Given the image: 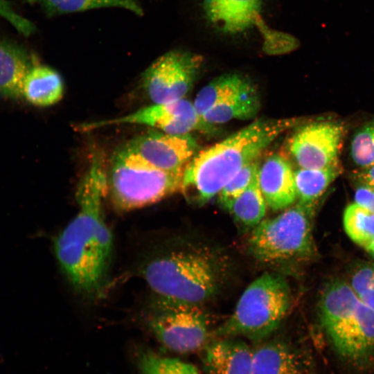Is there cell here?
Masks as SVG:
<instances>
[{
  "label": "cell",
  "mask_w": 374,
  "mask_h": 374,
  "mask_svg": "<svg viewBox=\"0 0 374 374\" xmlns=\"http://www.w3.org/2000/svg\"><path fill=\"white\" fill-rule=\"evenodd\" d=\"M107 192L105 156L95 148L76 188L78 211L53 241L55 256L70 285L91 301L105 294L112 258L113 237L103 212Z\"/></svg>",
  "instance_id": "obj_1"
},
{
  "label": "cell",
  "mask_w": 374,
  "mask_h": 374,
  "mask_svg": "<svg viewBox=\"0 0 374 374\" xmlns=\"http://www.w3.org/2000/svg\"><path fill=\"white\" fill-rule=\"evenodd\" d=\"M229 271L223 254L190 242L155 249L144 258L139 269L152 294L198 306L218 295Z\"/></svg>",
  "instance_id": "obj_2"
},
{
  "label": "cell",
  "mask_w": 374,
  "mask_h": 374,
  "mask_svg": "<svg viewBox=\"0 0 374 374\" xmlns=\"http://www.w3.org/2000/svg\"><path fill=\"white\" fill-rule=\"evenodd\" d=\"M299 123L297 118L257 119L199 151L185 167L181 192L190 203L204 205L278 136Z\"/></svg>",
  "instance_id": "obj_3"
},
{
  "label": "cell",
  "mask_w": 374,
  "mask_h": 374,
  "mask_svg": "<svg viewBox=\"0 0 374 374\" xmlns=\"http://www.w3.org/2000/svg\"><path fill=\"white\" fill-rule=\"evenodd\" d=\"M290 305L286 279L278 273H265L245 289L233 312L212 334L215 338L243 337L261 343L279 327Z\"/></svg>",
  "instance_id": "obj_4"
},
{
  "label": "cell",
  "mask_w": 374,
  "mask_h": 374,
  "mask_svg": "<svg viewBox=\"0 0 374 374\" xmlns=\"http://www.w3.org/2000/svg\"><path fill=\"white\" fill-rule=\"evenodd\" d=\"M314 212L296 203L252 229L247 249L258 262L287 266L306 261L315 253L312 235Z\"/></svg>",
  "instance_id": "obj_5"
},
{
  "label": "cell",
  "mask_w": 374,
  "mask_h": 374,
  "mask_svg": "<svg viewBox=\"0 0 374 374\" xmlns=\"http://www.w3.org/2000/svg\"><path fill=\"white\" fill-rule=\"evenodd\" d=\"M183 173L157 169L123 145L112 156L107 172L112 204L128 211L157 203L181 191Z\"/></svg>",
  "instance_id": "obj_6"
},
{
  "label": "cell",
  "mask_w": 374,
  "mask_h": 374,
  "mask_svg": "<svg viewBox=\"0 0 374 374\" xmlns=\"http://www.w3.org/2000/svg\"><path fill=\"white\" fill-rule=\"evenodd\" d=\"M143 310L148 328L160 344L174 353L202 350L212 334L202 306L152 294Z\"/></svg>",
  "instance_id": "obj_7"
},
{
  "label": "cell",
  "mask_w": 374,
  "mask_h": 374,
  "mask_svg": "<svg viewBox=\"0 0 374 374\" xmlns=\"http://www.w3.org/2000/svg\"><path fill=\"white\" fill-rule=\"evenodd\" d=\"M203 57L188 51H168L153 62L141 75V87L152 103L178 100L192 88Z\"/></svg>",
  "instance_id": "obj_8"
},
{
  "label": "cell",
  "mask_w": 374,
  "mask_h": 374,
  "mask_svg": "<svg viewBox=\"0 0 374 374\" xmlns=\"http://www.w3.org/2000/svg\"><path fill=\"white\" fill-rule=\"evenodd\" d=\"M141 125L170 134H189L193 131L208 132L213 125L206 123L197 112L193 103L182 98L166 103H152L129 114L112 119L75 125L79 131L87 132L114 125Z\"/></svg>",
  "instance_id": "obj_9"
},
{
  "label": "cell",
  "mask_w": 374,
  "mask_h": 374,
  "mask_svg": "<svg viewBox=\"0 0 374 374\" xmlns=\"http://www.w3.org/2000/svg\"><path fill=\"white\" fill-rule=\"evenodd\" d=\"M202 7L208 21L224 34L238 35L260 28L268 43L265 48L267 53L278 52L286 43L287 35L274 33L265 25L262 0H203Z\"/></svg>",
  "instance_id": "obj_10"
},
{
  "label": "cell",
  "mask_w": 374,
  "mask_h": 374,
  "mask_svg": "<svg viewBox=\"0 0 374 374\" xmlns=\"http://www.w3.org/2000/svg\"><path fill=\"white\" fill-rule=\"evenodd\" d=\"M344 125L323 121L299 127L288 141V149L300 168H321L339 161Z\"/></svg>",
  "instance_id": "obj_11"
},
{
  "label": "cell",
  "mask_w": 374,
  "mask_h": 374,
  "mask_svg": "<svg viewBox=\"0 0 374 374\" xmlns=\"http://www.w3.org/2000/svg\"><path fill=\"white\" fill-rule=\"evenodd\" d=\"M123 145L152 166L168 172H184L197 149L190 134H170L154 130Z\"/></svg>",
  "instance_id": "obj_12"
},
{
  "label": "cell",
  "mask_w": 374,
  "mask_h": 374,
  "mask_svg": "<svg viewBox=\"0 0 374 374\" xmlns=\"http://www.w3.org/2000/svg\"><path fill=\"white\" fill-rule=\"evenodd\" d=\"M330 340L348 364L364 367L374 356V310L359 301L353 313Z\"/></svg>",
  "instance_id": "obj_13"
},
{
  "label": "cell",
  "mask_w": 374,
  "mask_h": 374,
  "mask_svg": "<svg viewBox=\"0 0 374 374\" xmlns=\"http://www.w3.org/2000/svg\"><path fill=\"white\" fill-rule=\"evenodd\" d=\"M260 188L267 205L274 211H283L296 200L294 171L285 157L274 154L260 166Z\"/></svg>",
  "instance_id": "obj_14"
},
{
  "label": "cell",
  "mask_w": 374,
  "mask_h": 374,
  "mask_svg": "<svg viewBox=\"0 0 374 374\" xmlns=\"http://www.w3.org/2000/svg\"><path fill=\"white\" fill-rule=\"evenodd\" d=\"M253 348L240 338H215L202 350L204 373L251 374Z\"/></svg>",
  "instance_id": "obj_15"
},
{
  "label": "cell",
  "mask_w": 374,
  "mask_h": 374,
  "mask_svg": "<svg viewBox=\"0 0 374 374\" xmlns=\"http://www.w3.org/2000/svg\"><path fill=\"white\" fill-rule=\"evenodd\" d=\"M359 298L349 283L336 280L324 289L319 304L320 322L328 337L353 313Z\"/></svg>",
  "instance_id": "obj_16"
},
{
  "label": "cell",
  "mask_w": 374,
  "mask_h": 374,
  "mask_svg": "<svg viewBox=\"0 0 374 374\" xmlns=\"http://www.w3.org/2000/svg\"><path fill=\"white\" fill-rule=\"evenodd\" d=\"M36 57L18 43L0 38V95L12 98L21 97V88L27 72Z\"/></svg>",
  "instance_id": "obj_17"
},
{
  "label": "cell",
  "mask_w": 374,
  "mask_h": 374,
  "mask_svg": "<svg viewBox=\"0 0 374 374\" xmlns=\"http://www.w3.org/2000/svg\"><path fill=\"white\" fill-rule=\"evenodd\" d=\"M64 93L60 75L53 69L34 61L24 78L21 97L37 107H48L58 103Z\"/></svg>",
  "instance_id": "obj_18"
},
{
  "label": "cell",
  "mask_w": 374,
  "mask_h": 374,
  "mask_svg": "<svg viewBox=\"0 0 374 374\" xmlns=\"http://www.w3.org/2000/svg\"><path fill=\"white\" fill-rule=\"evenodd\" d=\"M251 374H302L296 355L285 343L264 341L253 348Z\"/></svg>",
  "instance_id": "obj_19"
},
{
  "label": "cell",
  "mask_w": 374,
  "mask_h": 374,
  "mask_svg": "<svg viewBox=\"0 0 374 374\" xmlns=\"http://www.w3.org/2000/svg\"><path fill=\"white\" fill-rule=\"evenodd\" d=\"M341 172L339 161L325 168L296 170L294 181L297 203L314 212L319 199Z\"/></svg>",
  "instance_id": "obj_20"
},
{
  "label": "cell",
  "mask_w": 374,
  "mask_h": 374,
  "mask_svg": "<svg viewBox=\"0 0 374 374\" xmlns=\"http://www.w3.org/2000/svg\"><path fill=\"white\" fill-rule=\"evenodd\" d=\"M260 107V96L251 82L232 96L214 105L202 118L206 123L213 125L233 119L249 120L257 115Z\"/></svg>",
  "instance_id": "obj_21"
},
{
  "label": "cell",
  "mask_w": 374,
  "mask_h": 374,
  "mask_svg": "<svg viewBox=\"0 0 374 374\" xmlns=\"http://www.w3.org/2000/svg\"><path fill=\"white\" fill-rule=\"evenodd\" d=\"M251 82L247 76L240 73H224L202 88L193 105L198 114L202 116L214 105L232 96Z\"/></svg>",
  "instance_id": "obj_22"
},
{
  "label": "cell",
  "mask_w": 374,
  "mask_h": 374,
  "mask_svg": "<svg viewBox=\"0 0 374 374\" xmlns=\"http://www.w3.org/2000/svg\"><path fill=\"white\" fill-rule=\"evenodd\" d=\"M267 206L257 173L245 190L231 203L226 211L241 227L253 229L263 220Z\"/></svg>",
  "instance_id": "obj_23"
},
{
  "label": "cell",
  "mask_w": 374,
  "mask_h": 374,
  "mask_svg": "<svg viewBox=\"0 0 374 374\" xmlns=\"http://www.w3.org/2000/svg\"><path fill=\"white\" fill-rule=\"evenodd\" d=\"M39 5L49 16L82 12L91 9L118 7L141 16L143 9L138 0H29Z\"/></svg>",
  "instance_id": "obj_24"
},
{
  "label": "cell",
  "mask_w": 374,
  "mask_h": 374,
  "mask_svg": "<svg viewBox=\"0 0 374 374\" xmlns=\"http://www.w3.org/2000/svg\"><path fill=\"white\" fill-rule=\"evenodd\" d=\"M343 224L348 236L364 248L374 238V213L355 202L346 208Z\"/></svg>",
  "instance_id": "obj_25"
},
{
  "label": "cell",
  "mask_w": 374,
  "mask_h": 374,
  "mask_svg": "<svg viewBox=\"0 0 374 374\" xmlns=\"http://www.w3.org/2000/svg\"><path fill=\"white\" fill-rule=\"evenodd\" d=\"M141 374H201L193 364L175 357L142 351L138 357Z\"/></svg>",
  "instance_id": "obj_26"
},
{
  "label": "cell",
  "mask_w": 374,
  "mask_h": 374,
  "mask_svg": "<svg viewBox=\"0 0 374 374\" xmlns=\"http://www.w3.org/2000/svg\"><path fill=\"white\" fill-rule=\"evenodd\" d=\"M260 163L255 160L241 168L218 193L220 205L225 210L250 184L258 172Z\"/></svg>",
  "instance_id": "obj_27"
},
{
  "label": "cell",
  "mask_w": 374,
  "mask_h": 374,
  "mask_svg": "<svg viewBox=\"0 0 374 374\" xmlns=\"http://www.w3.org/2000/svg\"><path fill=\"white\" fill-rule=\"evenodd\" d=\"M350 155L359 168L374 164V121L359 128L353 137Z\"/></svg>",
  "instance_id": "obj_28"
},
{
  "label": "cell",
  "mask_w": 374,
  "mask_h": 374,
  "mask_svg": "<svg viewBox=\"0 0 374 374\" xmlns=\"http://www.w3.org/2000/svg\"><path fill=\"white\" fill-rule=\"evenodd\" d=\"M0 17L8 21L24 36H30L35 32L34 24L18 14L10 3L5 0H0Z\"/></svg>",
  "instance_id": "obj_29"
},
{
  "label": "cell",
  "mask_w": 374,
  "mask_h": 374,
  "mask_svg": "<svg viewBox=\"0 0 374 374\" xmlns=\"http://www.w3.org/2000/svg\"><path fill=\"white\" fill-rule=\"evenodd\" d=\"M355 202L374 213V190L358 184L355 192Z\"/></svg>",
  "instance_id": "obj_30"
},
{
  "label": "cell",
  "mask_w": 374,
  "mask_h": 374,
  "mask_svg": "<svg viewBox=\"0 0 374 374\" xmlns=\"http://www.w3.org/2000/svg\"><path fill=\"white\" fill-rule=\"evenodd\" d=\"M353 177L359 184L374 190V164L365 168H359L353 171Z\"/></svg>",
  "instance_id": "obj_31"
},
{
  "label": "cell",
  "mask_w": 374,
  "mask_h": 374,
  "mask_svg": "<svg viewBox=\"0 0 374 374\" xmlns=\"http://www.w3.org/2000/svg\"><path fill=\"white\" fill-rule=\"evenodd\" d=\"M362 302L374 310V285L359 297Z\"/></svg>",
  "instance_id": "obj_32"
},
{
  "label": "cell",
  "mask_w": 374,
  "mask_h": 374,
  "mask_svg": "<svg viewBox=\"0 0 374 374\" xmlns=\"http://www.w3.org/2000/svg\"><path fill=\"white\" fill-rule=\"evenodd\" d=\"M364 249L371 256H374V238L372 240L364 247Z\"/></svg>",
  "instance_id": "obj_33"
}]
</instances>
